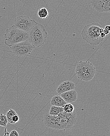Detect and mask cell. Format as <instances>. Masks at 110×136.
Instances as JSON below:
<instances>
[{"label":"cell","mask_w":110,"mask_h":136,"mask_svg":"<svg viewBox=\"0 0 110 136\" xmlns=\"http://www.w3.org/2000/svg\"><path fill=\"white\" fill-rule=\"evenodd\" d=\"M48 33L42 25L36 22L29 32L28 40L34 48L44 45L47 39Z\"/></svg>","instance_id":"obj_3"},{"label":"cell","mask_w":110,"mask_h":136,"mask_svg":"<svg viewBox=\"0 0 110 136\" xmlns=\"http://www.w3.org/2000/svg\"><path fill=\"white\" fill-rule=\"evenodd\" d=\"M77 120V116L75 111L72 113H67L64 111L57 116L45 114L44 116L43 122L46 127L51 129L69 130L74 127Z\"/></svg>","instance_id":"obj_1"},{"label":"cell","mask_w":110,"mask_h":136,"mask_svg":"<svg viewBox=\"0 0 110 136\" xmlns=\"http://www.w3.org/2000/svg\"><path fill=\"white\" fill-rule=\"evenodd\" d=\"M29 33L20 30L14 25L6 30L4 35V42L7 46L28 40Z\"/></svg>","instance_id":"obj_4"},{"label":"cell","mask_w":110,"mask_h":136,"mask_svg":"<svg viewBox=\"0 0 110 136\" xmlns=\"http://www.w3.org/2000/svg\"><path fill=\"white\" fill-rule=\"evenodd\" d=\"M19 1H22V0H19Z\"/></svg>","instance_id":"obj_25"},{"label":"cell","mask_w":110,"mask_h":136,"mask_svg":"<svg viewBox=\"0 0 110 136\" xmlns=\"http://www.w3.org/2000/svg\"><path fill=\"white\" fill-rule=\"evenodd\" d=\"M19 121V117L17 114L13 116L12 118V122L13 124H15L16 123H17Z\"/></svg>","instance_id":"obj_18"},{"label":"cell","mask_w":110,"mask_h":136,"mask_svg":"<svg viewBox=\"0 0 110 136\" xmlns=\"http://www.w3.org/2000/svg\"><path fill=\"white\" fill-rule=\"evenodd\" d=\"M38 15L42 19H45L48 18L49 16V13L45 7H42L39 10L38 12Z\"/></svg>","instance_id":"obj_14"},{"label":"cell","mask_w":110,"mask_h":136,"mask_svg":"<svg viewBox=\"0 0 110 136\" xmlns=\"http://www.w3.org/2000/svg\"><path fill=\"white\" fill-rule=\"evenodd\" d=\"M60 96L67 103H74L77 101L78 98L77 93L75 89L62 93L60 94Z\"/></svg>","instance_id":"obj_10"},{"label":"cell","mask_w":110,"mask_h":136,"mask_svg":"<svg viewBox=\"0 0 110 136\" xmlns=\"http://www.w3.org/2000/svg\"><path fill=\"white\" fill-rule=\"evenodd\" d=\"M106 36V35L104 33V32H102V33H100V37H101L102 38H104Z\"/></svg>","instance_id":"obj_20"},{"label":"cell","mask_w":110,"mask_h":136,"mask_svg":"<svg viewBox=\"0 0 110 136\" xmlns=\"http://www.w3.org/2000/svg\"><path fill=\"white\" fill-rule=\"evenodd\" d=\"M5 131V134H4V136H9L10 133H8V132H6V130H5V131Z\"/></svg>","instance_id":"obj_23"},{"label":"cell","mask_w":110,"mask_h":136,"mask_svg":"<svg viewBox=\"0 0 110 136\" xmlns=\"http://www.w3.org/2000/svg\"><path fill=\"white\" fill-rule=\"evenodd\" d=\"M10 48L14 54L22 56L29 55L35 48L28 40L12 45Z\"/></svg>","instance_id":"obj_5"},{"label":"cell","mask_w":110,"mask_h":136,"mask_svg":"<svg viewBox=\"0 0 110 136\" xmlns=\"http://www.w3.org/2000/svg\"><path fill=\"white\" fill-rule=\"evenodd\" d=\"M36 22L29 16L21 15L15 18L14 25L20 30L29 33Z\"/></svg>","instance_id":"obj_6"},{"label":"cell","mask_w":110,"mask_h":136,"mask_svg":"<svg viewBox=\"0 0 110 136\" xmlns=\"http://www.w3.org/2000/svg\"><path fill=\"white\" fill-rule=\"evenodd\" d=\"M91 4L99 12H110V0H92Z\"/></svg>","instance_id":"obj_7"},{"label":"cell","mask_w":110,"mask_h":136,"mask_svg":"<svg viewBox=\"0 0 110 136\" xmlns=\"http://www.w3.org/2000/svg\"><path fill=\"white\" fill-rule=\"evenodd\" d=\"M105 29L107 30L108 31H110V26H105Z\"/></svg>","instance_id":"obj_22"},{"label":"cell","mask_w":110,"mask_h":136,"mask_svg":"<svg viewBox=\"0 0 110 136\" xmlns=\"http://www.w3.org/2000/svg\"><path fill=\"white\" fill-rule=\"evenodd\" d=\"M76 86L75 83L71 81H66L61 83L58 87L57 91L58 94H61L62 93L70 90H74Z\"/></svg>","instance_id":"obj_9"},{"label":"cell","mask_w":110,"mask_h":136,"mask_svg":"<svg viewBox=\"0 0 110 136\" xmlns=\"http://www.w3.org/2000/svg\"><path fill=\"white\" fill-rule=\"evenodd\" d=\"M17 113L16 112L15 110L13 109H10L6 114V116L7 118V121H8V122L10 123V124H13L12 122V117L15 115H17Z\"/></svg>","instance_id":"obj_16"},{"label":"cell","mask_w":110,"mask_h":136,"mask_svg":"<svg viewBox=\"0 0 110 136\" xmlns=\"http://www.w3.org/2000/svg\"><path fill=\"white\" fill-rule=\"evenodd\" d=\"M9 136H19V133H18L17 131L15 130H13L10 133Z\"/></svg>","instance_id":"obj_19"},{"label":"cell","mask_w":110,"mask_h":136,"mask_svg":"<svg viewBox=\"0 0 110 136\" xmlns=\"http://www.w3.org/2000/svg\"><path fill=\"white\" fill-rule=\"evenodd\" d=\"M50 103L52 106L63 107L67 103L61 96L58 95L54 96L51 99Z\"/></svg>","instance_id":"obj_11"},{"label":"cell","mask_w":110,"mask_h":136,"mask_svg":"<svg viewBox=\"0 0 110 136\" xmlns=\"http://www.w3.org/2000/svg\"><path fill=\"white\" fill-rule=\"evenodd\" d=\"M96 69L94 65L89 61H80L79 62L76 66L75 73L77 77L86 73L90 70Z\"/></svg>","instance_id":"obj_8"},{"label":"cell","mask_w":110,"mask_h":136,"mask_svg":"<svg viewBox=\"0 0 110 136\" xmlns=\"http://www.w3.org/2000/svg\"><path fill=\"white\" fill-rule=\"evenodd\" d=\"M96 73V69L90 70L78 77L79 79L85 82L90 81L94 79Z\"/></svg>","instance_id":"obj_12"},{"label":"cell","mask_w":110,"mask_h":136,"mask_svg":"<svg viewBox=\"0 0 110 136\" xmlns=\"http://www.w3.org/2000/svg\"><path fill=\"white\" fill-rule=\"evenodd\" d=\"M102 26L96 23L85 26L81 32L83 40L91 45H99L104 40L100 37L99 30Z\"/></svg>","instance_id":"obj_2"},{"label":"cell","mask_w":110,"mask_h":136,"mask_svg":"<svg viewBox=\"0 0 110 136\" xmlns=\"http://www.w3.org/2000/svg\"><path fill=\"white\" fill-rule=\"evenodd\" d=\"M64 111L67 113H72L75 111V107L71 103H67L63 107Z\"/></svg>","instance_id":"obj_17"},{"label":"cell","mask_w":110,"mask_h":136,"mask_svg":"<svg viewBox=\"0 0 110 136\" xmlns=\"http://www.w3.org/2000/svg\"><path fill=\"white\" fill-rule=\"evenodd\" d=\"M103 32H104L106 35H107L109 33V31L107 30H106V29H105L104 30V31H103Z\"/></svg>","instance_id":"obj_21"},{"label":"cell","mask_w":110,"mask_h":136,"mask_svg":"<svg viewBox=\"0 0 110 136\" xmlns=\"http://www.w3.org/2000/svg\"><path fill=\"white\" fill-rule=\"evenodd\" d=\"M64 111L63 107L52 106L49 110V114L51 115L57 116L61 115Z\"/></svg>","instance_id":"obj_13"},{"label":"cell","mask_w":110,"mask_h":136,"mask_svg":"<svg viewBox=\"0 0 110 136\" xmlns=\"http://www.w3.org/2000/svg\"><path fill=\"white\" fill-rule=\"evenodd\" d=\"M104 29L102 28V27L101 28L99 29V32H100V33H102V32H103V31H104Z\"/></svg>","instance_id":"obj_24"},{"label":"cell","mask_w":110,"mask_h":136,"mask_svg":"<svg viewBox=\"0 0 110 136\" xmlns=\"http://www.w3.org/2000/svg\"><path fill=\"white\" fill-rule=\"evenodd\" d=\"M8 123V121L6 115L1 113L0 114V126L3 127H6Z\"/></svg>","instance_id":"obj_15"}]
</instances>
